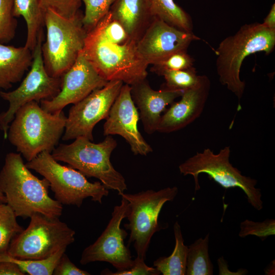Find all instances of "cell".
I'll use <instances>...</instances> for the list:
<instances>
[{
  "label": "cell",
  "instance_id": "obj_1",
  "mask_svg": "<svg viewBox=\"0 0 275 275\" xmlns=\"http://www.w3.org/2000/svg\"><path fill=\"white\" fill-rule=\"evenodd\" d=\"M49 187L45 178L40 179L30 171L19 153L6 155L0 172V189L17 217L30 218L40 213L59 218L63 205L50 197Z\"/></svg>",
  "mask_w": 275,
  "mask_h": 275
},
{
  "label": "cell",
  "instance_id": "obj_2",
  "mask_svg": "<svg viewBox=\"0 0 275 275\" xmlns=\"http://www.w3.org/2000/svg\"><path fill=\"white\" fill-rule=\"evenodd\" d=\"M66 117L63 110L50 113L39 102H30L16 113L7 139L30 161L43 151L52 152L64 131Z\"/></svg>",
  "mask_w": 275,
  "mask_h": 275
},
{
  "label": "cell",
  "instance_id": "obj_3",
  "mask_svg": "<svg viewBox=\"0 0 275 275\" xmlns=\"http://www.w3.org/2000/svg\"><path fill=\"white\" fill-rule=\"evenodd\" d=\"M274 46L275 30L258 22L243 25L235 34L222 40L216 50L220 82L240 99L245 88V82L240 78L243 61L258 52L270 54Z\"/></svg>",
  "mask_w": 275,
  "mask_h": 275
},
{
  "label": "cell",
  "instance_id": "obj_4",
  "mask_svg": "<svg viewBox=\"0 0 275 275\" xmlns=\"http://www.w3.org/2000/svg\"><path fill=\"white\" fill-rule=\"evenodd\" d=\"M133 40L118 44L104 39L94 28L87 32L82 52L106 81L120 80L132 86L146 79L149 66Z\"/></svg>",
  "mask_w": 275,
  "mask_h": 275
},
{
  "label": "cell",
  "instance_id": "obj_5",
  "mask_svg": "<svg viewBox=\"0 0 275 275\" xmlns=\"http://www.w3.org/2000/svg\"><path fill=\"white\" fill-rule=\"evenodd\" d=\"M117 146L112 135L106 136L98 143L81 137L71 144L59 145L51 155L57 161L68 163L86 177L97 178L108 189L120 193L127 187L125 178L111 161L112 153Z\"/></svg>",
  "mask_w": 275,
  "mask_h": 275
},
{
  "label": "cell",
  "instance_id": "obj_6",
  "mask_svg": "<svg viewBox=\"0 0 275 275\" xmlns=\"http://www.w3.org/2000/svg\"><path fill=\"white\" fill-rule=\"evenodd\" d=\"M82 16L80 11L71 18L64 17L50 10L44 11L46 37L42 43L41 51L45 67L50 76L61 77L82 51L87 33L82 24Z\"/></svg>",
  "mask_w": 275,
  "mask_h": 275
},
{
  "label": "cell",
  "instance_id": "obj_7",
  "mask_svg": "<svg viewBox=\"0 0 275 275\" xmlns=\"http://www.w3.org/2000/svg\"><path fill=\"white\" fill-rule=\"evenodd\" d=\"M25 165L49 182L55 200L62 205L80 207L88 198L101 204L103 198L108 195L109 189L100 181H89L77 170L59 163L49 152L40 153Z\"/></svg>",
  "mask_w": 275,
  "mask_h": 275
},
{
  "label": "cell",
  "instance_id": "obj_8",
  "mask_svg": "<svg viewBox=\"0 0 275 275\" xmlns=\"http://www.w3.org/2000/svg\"><path fill=\"white\" fill-rule=\"evenodd\" d=\"M30 218L28 227L9 245L7 252L12 257L31 260L46 259L75 241V232L59 218L35 213Z\"/></svg>",
  "mask_w": 275,
  "mask_h": 275
},
{
  "label": "cell",
  "instance_id": "obj_9",
  "mask_svg": "<svg viewBox=\"0 0 275 275\" xmlns=\"http://www.w3.org/2000/svg\"><path fill=\"white\" fill-rule=\"evenodd\" d=\"M230 147L226 146L215 154L209 148L197 152L179 166L180 173L184 176H193L195 190L200 189L198 176L201 173L207 174L209 178L225 188L238 187L246 195L248 201L255 209L263 208L261 189L256 188L257 180L243 175L230 162Z\"/></svg>",
  "mask_w": 275,
  "mask_h": 275
},
{
  "label": "cell",
  "instance_id": "obj_10",
  "mask_svg": "<svg viewBox=\"0 0 275 275\" xmlns=\"http://www.w3.org/2000/svg\"><path fill=\"white\" fill-rule=\"evenodd\" d=\"M178 193V188L173 186L133 194L118 193L129 203V210L126 217L128 223L124 226L130 231L128 245L133 243L137 257L146 259L152 236L163 228L158 222L161 209L166 202L172 201Z\"/></svg>",
  "mask_w": 275,
  "mask_h": 275
},
{
  "label": "cell",
  "instance_id": "obj_11",
  "mask_svg": "<svg viewBox=\"0 0 275 275\" xmlns=\"http://www.w3.org/2000/svg\"><path fill=\"white\" fill-rule=\"evenodd\" d=\"M42 36H40L33 50L31 69L20 85L9 92H0V96L9 103L5 112L0 113V129L7 138L9 125L17 111L31 101L39 102L56 96L61 89V77L50 76L44 66L41 51Z\"/></svg>",
  "mask_w": 275,
  "mask_h": 275
},
{
  "label": "cell",
  "instance_id": "obj_12",
  "mask_svg": "<svg viewBox=\"0 0 275 275\" xmlns=\"http://www.w3.org/2000/svg\"><path fill=\"white\" fill-rule=\"evenodd\" d=\"M123 84L120 80L109 81L103 87L73 104L66 117L62 140L68 141L81 137L93 141L95 126L106 118Z\"/></svg>",
  "mask_w": 275,
  "mask_h": 275
},
{
  "label": "cell",
  "instance_id": "obj_13",
  "mask_svg": "<svg viewBox=\"0 0 275 275\" xmlns=\"http://www.w3.org/2000/svg\"><path fill=\"white\" fill-rule=\"evenodd\" d=\"M121 198L120 204L114 207L111 218L102 234L82 251L79 261L81 265L106 262L117 270H123L133 264L131 252L124 242L128 233L121 227L128 214L129 205L125 199Z\"/></svg>",
  "mask_w": 275,
  "mask_h": 275
},
{
  "label": "cell",
  "instance_id": "obj_14",
  "mask_svg": "<svg viewBox=\"0 0 275 275\" xmlns=\"http://www.w3.org/2000/svg\"><path fill=\"white\" fill-rule=\"evenodd\" d=\"M61 79L58 94L50 99L41 101V107L48 113L62 111L67 105L78 102L108 82L97 72L82 51Z\"/></svg>",
  "mask_w": 275,
  "mask_h": 275
},
{
  "label": "cell",
  "instance_id": "obj_15",
  "mask_svg": "<svg viewBox=\"0 0 275 275\" xmlns=\"http://www.w3.org/2000/svg\"><path fill=\"white\" fill-rule=\"evenodd\" d=\"M139 113L131 95L130 86L124 84L103 125L105 136L119 135L128 143L134 155L146 156L153 151L138 127Z\"/></svg>",
  "mask_w": 275,
  "mask_h": 275
},
{
  "label": "cell",
  "instance_id": "obj_16",
  "mask_svg": "<svg viewBox=\"0 0 275 275\" xmlns=\"http://www.w3.org/2000/svg\"><path fill=\"white\" fill-rule=\"evenodd\" d=\"M200 38L193 32L176 28L155 17L137 41V48L148 65H154L172 53L187 50Z\"/></svg>",
  "mask_w": 275,
  "mask_h": 275
},
{
  "label": "cell",
  "instance_id": "obj_17",
  "mask_svg": "<svg viewBox=\"0 0 275 275\" xmlns=\"http://www.w3.org/2000/svg\"><path fill=\"white\" fill-rule=\"evenodd\" d=\"M210 82L205 76L198 86L183 91L181 99L161 115L157 131L170 133L193 123L201 115L208 97Z\"/></svg>",
  "mask_w": 275,
  "mask_h": 275
},
{
  "label": "cell",
  "instance_id": "obj_18",
  "mask_svg": "<svg viewBox=\"0 0 275 275\" xmlns=\"http://www.w3.org/2000/svg\"><path fill=\"white\" fill-rule=\"evenodd\" d=\"M130 87L132 100L139 111L144 131L148 134L157 131L162 113L166 111V106L181 97L183 92L164 88L154 90L146 79Z\"/></svg>",
  "mask_w": 275,
  "mask_h": 275
},
{
  "label": "cell",
  "instance_id": "obj_19",
  "mask_svg": "<svg viewBox=\"0 0 275 275\" xmlns=\"http://www.w3.org/2000/svg\"><path fill=\"white\" fill-rule=\"evenodd\" d=\"M109 12L136 42L155 18L150 0H113Z\"/></svg>",
  "mask_w": 275,
  "mask_h": 275
},
{
  "label": "cell",
  "instance_id": "obj_20",
  "mask_svg": "<svg viewBox=\"0 0 275 275\" xmlns=\"http://www.w3.org/2000/svg\"><path fill=\"white\" fill-rule=\"evenodd\" d=\"M32 61L33 51L25 46L15 47L0 42V88L8 89L21 80Z\"/></svg>",
  "mask_w": 275,
  "mask_h": 275
},
{
  "label": "cell",
  "instance_id": "obj_21",
  "mask_svg": "<svg viewBox=\"0 0 275 275\" xmlns=\"http://www.w3.org/2000/svg\"><path fill=\"white\" fill-rule=\"evenodd\" d=\"M44 13L39 0H14V16H21L24 19L27 29L24 46L32 51L39 38L43 36Z\"/></svg>",
  "mask_w": 275,
  "mask_h": 275
},
{
  "label": "cell",
  "instance_id": "obj_22",
  "mask_svg": "<svg viewBox=\"0 0 275 275\" xmlns=\"http://www.w3.org/2000/svg\"><path fill=\"white\" fill-rule=\"evenodd\" d=\"M175 245L171 255L160 257L153 266L163 275H184L186 272L188 246L184 243L181 227L176 221L173 226Z\"/></svg>",
  "mask_w": 275,
  "mask_h": 275
},
{
  "label": "cell",
  "instance_id": "obj_23",
  "mask_svg": "<svg viewBox=\"0 0 275 275\" xmlns=\"http://www.w3.org/2000/svg\"><path fill=\"white\" fill-rule=\"evenodd\" d=\"M155 17L180 30L192 32L191 17L174 0H150Z\"/></svg>",
  "mask_w": 275,
  "mask_h": 275
},
{
  "label": "cell",
  "instance_id": "obj_24",
  "mask_svg": "<svg viewBox=\"0 0 275 275\" xmlns=\"http://www.w3.org/2000/svg\"><path fill=\"white\" fill-rule=\"evenodd\" d=\"M209 234L188 246L186 275H212L213 266L208 253Z\"/></svg>",
  "mask_w": 275,
  "mask_h": 275
},
{
  "label": "cell",
  "instance_id": "obj_25",
  "mask_svg": "<svg viewBox=\"0 0 275 275\" xmlns=\"http://www.w3.org/2000/svg\"><path fill=\"white\" fill-rule=\"evenodd\" d=\"M67 248H63L50 257L38 260H23L10 255L7 251H0V262L16 264L25 274L52 275L53 270Z\"/></svg>",
  "mask_w": 275,
  "mask_h": 275
},
{
  "label": "cell",
  "instance_id": "obj_26",
  "mask_svg": "<svg viewBox=\"0 0 275 275\" xmlns=\"http://www.w3.org/2000/svg\"><path fill=\"white\" fill-rule=\"evenodd\" d=\"M159 75L163 76L165 80L161 88L183 92L198 86L205 76L198 75L194 67L180 70H166Z\"/></svg>",
  "mask_w": 275,
  "mask_h": 275
},
{
  "label": "cell",
  "instance_id": "obj_27",
  "mask_svg": "<svg viewBox=\"0 0 275 275\" xmlns=\"http://www.w3.org/2000/svg\"><path fill=\"white\" fill-rule=\"evenodd\" d=\"M16 218L12 209L0 202V251H7L12 239L23 230Z\"/></svg>",
  "mask_w": 275,
  "mask_h": 275
},
{
  "label": "cell",
  "instance_id": "obj_28",
  "mask_svg": "<svg viewBox=\"0 0 275 275\" xmlns=\"http://www.w3.org/2000/svg\"><path fill=\"white\" fill-rule=\"evenodd\" d=\"M93 28L104 39L112 42L124 44L132 40L123 26L113 17L109 12Z\"/></svg>",
  "mask_w": 275,
  "mask_h": 275
},
{
  "label": "cell",
  "instance_id": "obj_29",
  "mask_svg": "<svg viewBox=\"0 0 275 275\" xmlns=\"http://www.w3.org/2000/svg\"><path fill=\"white\" fill-rule=\"evenodd\" d=\"M14 0H0V42L7 43L15 37L17 20L14 15Z\"/></svg>",
  "mask_w": 275,
  "mask_h": 275
},
{
  "label": "cell",
  "instance_id": "obj_30",
  "mask_svg": "<svg viewBox=\"0 0 275 275\" xmlns=\"http://www.w3.org/2000/svg\"><path fill=\"white\" fill-rule=\"evenodd\" d=\"M85 5L82 22L84 28L89 32L108 12L113 0H81Z\"/></svg>",
  "mask_w": 275,
  "mask_h": 275
},
{
  "label": "cell",
  "instance_id": "obj_31",
  "mask_svg": "<svg viewBox=\"0 0 275 275\" xmlns=\"http://www.w3.org/2000/svg\"><path fill=\"white\" fill-rule=\"evenodd\" d=\"M194 60L187 50H181L172 53L156 64L153 65L152 70L159 75L166 70H180L193 67Z\"/></svg>",
  "mask_w": 275,
  "mask_h": 275
},
{
  "label": "cell",
  "instance_id": "obj_32",
  "mask_svg": "<svg viewBox=\"0 0 275 275\" xmlns=\"http://www.w3.org/2000/svg\"><path fill=\"white\" fill-rule=\"evenodd\" d=\"M239 236L245 237L248 235H255L264 240L267 237L274 235L275 221L267 219L262 222H255L246 219L240 223Z\"/></svg>",
  "mask_w": 275,
  "mask_h": 275
},
{
  "label": "cell",
  "instance_id": "obj_33",
  "mask_svg": "<svg viewBox=\"0 0 275 275\" xmlns=\"http://www.w3.org/2000/svg\"><path fill=\"white\" fill-rule=\"evenodd\" d=\"M44 12L50 10L66 18L74 16L79 11L81 0H39Z\"/></svg>",
  "mask_w": 275,
  "mask_h": 275
},
{
  "label": "cell",
  "instance_id": "obj_34",
  "mask_svg": "<svg viewBox=\"0 0 275 275\" xmlns=\"http://www.w3.org/2000/svg\"><path fill=\"white\" fill-rule=\"evenodd\" d=\"M101 274L107 275H158L160 272L155 267L148 266L145 262V259L136 257L133 260L132 266L129 268L112 272L107 269H104Z\"/></svg>",
  "mask_w": 275,
  "mask_h": 275
},
{
  "label": "cell",
  "instance_id": "obj_35",
  "mask_svg": "<svg viewBox=\"0 0 275 275\" xmlns=\"http://www.w3.org/2000/svg\"><path fill=\"white\" fill-rule=\"evenodd\" d=\"M53 275H90L89 272L77 267L64 253L57 264Z\"/></svg>",
  "mask_w": 275,
  "mask_h": 275
},
{
  "label": "cell",
  "instance_id": "obj_36",
  "mask_svg": "<svg viewBox=\"0 0 275 275\" xmlns=\"http://www.w3.org/2000/svg\"><path fill=\"white\" fill-rule=\"evenodd\" d=\"M19 268L15 264L10 262H0V275H24Z\"/></svg>",
  "mask_w": 275,
  "mask_h": 275
},
{
  "label": "cell",
  "instance_id": "obj_37",
  "mask_svg": "<svg viewBox=\"0 0 275 275\" xmlns=\"http://www.w3.org/2000/svg\"><path fill=\"white\" fill-rule=\"evenodd\" d=\"M266 27L271 29L275 30V4H273L271 9L268 13L267 15L264 18L263 23H262Z\"/></svg>",
  "mask_w": 275,
  "mask_h": 275
},
{
  "label": "cell",
  "instance_id": "obj_38",
  "mask_svg": "<svg viewBox=\"0 0 275 275\" xmlns=\"http://www.w3.org/2000/svg\"><path fill=\"white\" fill-rule=\"evenodd\" d=\"M0 202L2 203H6V198L1 189H0Z\"/></svg>",
  "mask_w": 275,
  "mask_h": 275
}]
</instances>
